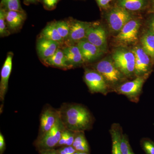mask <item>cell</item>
Returning <instances> with one entry per match:
<instances>
[{
  "label": "cell",
  "instance_id": "obj_24",
  "mask_svg": "<svg viewBox=\"0 0 154 154\" xmlns=\"http://www.w3.org/2000/svg\"><path fill=\"white\" fill-rule=\"evenodd\" d=\"M55 22L56 27L64 42L66 41L69 36L70 28V20H61Z\"/></svg>",
  "mask_w": 154,
  "mask_h": 154
},
{
  "label": "cell",
  "instance_id": "obj_20",
  "mask_svg": "<svg viewBox=\"0 0 154 154\" xmlns=\"http://www.w3.org/2000/svg\"><path fill=\"white\" fill-rule=\"evenodd\" d=\"M40 37H42L56 42L60 44H63L64 40L61 37L56 27L55 22H51L42 30Z\"/></svg>",
  "mask_w": 154,
  "mask_h": 154
},
{
  "label": "cell",
  "instance_id": "obj_9",
  "mask_svg": "<svg viewBox=\"0 0 154 154\" xmlns=\"http://www.w3.org/2000/svg\"><path fill=\"white\" fill-rule=\"evenodd\" d=\"M135 57V75L136 77L149 75L151 68L150 59L140 45L131 50Z\"/></svg>",
  "mask_w": 154,
  "mask_h": 154
},
{
  "label": "cell",
  "instance_id": "obj_29",
  "mask_svg": "<svg viewBox=\"0 0 154 154\" xmlns=\"http://www.w3.org/2000/svg\"><path fill=\"white\" fill-rule=\"evenodd\" d=\"M140 144L146 154H154V142L150 139L144 138L141 140Z\"/></svg>",
  "mask_w": 154,
  "mask_h": 154
},
{
  "label": "cell",
  "instance_id": "obj_35",
  "mask_svg": "<svg viewBox=\"0 0 154 154\" xmlns=\"http://www.w3.org/2000/svg\"><path fill=\"white\" fill-rule=\"evenodd\" d=\"M150 30L153 32L154 33V22H151L150 23Z\"/></svg>",
  "mask_w": 154,
  "mask_h": 154
},
{
  "label": "cell",
  "instance_id": "obj_21",
  "mask_svg": "<svg viewBox=\"0 0 154 154\" xmlns=\"http://www.w3.org/2000/svg\"><path fill=\"white\" fill-rule=\"evenodd\" d=\"M112 140V154H122L120 148V137L122 131L118 124H114L110 131Z\"/></svg>",
  "mask_w": 154,
  "mask_h": 154
},
{
  "label": "cell",
  "instance_id": "obj_11",
  "mask_svg": "<svg viewBox=\"0 0 154 154\" xmlns=\"http://www.w3.org/2000/svg\"><path fill=\"white\" fill-rule=\"evenodd\" d=\"M92 24V22H83L74 19L70 20L69 33L68 38L66 41L68 42L67 45L78 43L85 38L87 30Z\"/></svg>",
  "mask_w": 154,
  "mask_h": 154
},
{
  "label": "cell",
  "instance_id": "obj_37",
  "mask_svg": "<svg viewBox=\"0 0 154 154\" xmlns=\"http://www.w3.org/2000/svg\"><path fill=\"white\" fill-rule=\"evenodd\" d=\"M73 154H90L88 152L75 151Z\"/></svg>",
  "mask_w": 154,
  "mask_h": 154
},
{
  "label": "cell",
  "instance_id": "obj_27",
  "mask_svg": "<svg viewBox=\"0 0 154 154\" xmlns=\"http://www.w3.org/2000/svg\"><path fill=\"white\" fill-rule=\"evenodd\" d=\"M5 10L1 8L0 10V36L5 37L10 35L9 31L5 19Z\"/></svg>",
  "mask_w": 154,
  "mask_h": 154
},
{
  "label": "cell",
  "instance_id": "obj_34",
  "mask_svg": "<svg viewBox=\"0 0 154 154\" xmlns=\"http://www.w3.org/2000/svg\"><path fill=\"white\" fill-rule=\"evenodd\" d=\"M38 152L39 154H60L58 150L55 149L42 150Z\"/></svg>",
  "mask_w": 154,
  "mask_h": 154
},
{
  "label": "cell",
  "instance_id": "obj_36",
  "mask_svg": "<svg viewBox=\"0 0 154 154\" xmlns=\"http://www.w3.org/2000/svg\"><path fill=\"white\" fill-rule=\"evenodd\" d=\"M38 0H25V4H30V3H33L36 2Z\"/></svg>",
  "mask_w": 154,
  "mask_h": 154
},
{
  "label": "cell",
  "instance_id": "obj_10",
  "mask_svg": "<svg viewBox=\"0 0 154 154\" xmlns=\"http://www.w3.org/2000/svg\"><path fill=\"white\" fill-rule=\"evenodd\" d=\"M86 39L105 53L107 51V33L102 25L92 23L86 33Z\"/></svg>",
  "mask_w": 154,
  "mask_h": 154
},
{
  "label": "cell",
  "instance_id": "obj_22",
  "mask_svg": "<svg viewBox=\"0 0 154 154\" xmlns=\"http://www.w3.org/2000/svg\"><path fill=\"white\" fill-rule=\"evenodd\" d=\"M141 47L150 57L154 59V33L149 30L141 38Z\"/></svg>",
  "mask_w": 154,
  "mask_h": 154
},
{
  "label": "cell",
  "instance_id": "obj_33",
  "mask_svg": "<svg viewBox=\"0 0 154 154\" xmlns=\"http://www.w3.org/2000/svg\"><path fill=\"white\" fill-rule=\"evenodd\" d=\"M6 149L5 138L2 133H0V154H3Z\"/></svg>",
  "mask_w": 154,
  "mask_h": 154
},
{
  "label": "cell",
  "instance_id": "obj_8",
  "mask_svg": "<svg viewBox=\"0 0 154 154\" xmlns=\"http://www.w3.org/2000/svg\"><path fill=\"white\" fill-rule=\"evenodd\" d=\"M84 80L91 93L106 95L110 90L102 75L94 69H85Z\"/></svg>",
  "mask_w": 154,
  "mask_h": 154
},
{
  "label": "cell",
  "instance_id": "obj_3",
  "mask_svg": "<svg viewBox=\"0 0 154 154\" xmlns=\"http://www.w3.org/2000/svg\"><path fill=\"white\" fill-rule=\"evenodd\" d=\"M112 58L116 66L127 79L135 76V57L132 51L119 46L113 51Z\"/></svg>",
  "mask_w": 154,
  "mask_h": 154
},
{
  "label": "cell",
  "instance_id": "obj_23",
  "mask_svg": "<svg viewBox=\"0 0 154 154\" xmlns=\"http://www.w3.org/2000/svg\"><path fill=\"white\" fill-rule=\"evenodd\" d=\"M72 146L76 151L90 152V147L84 131L75 132L74 141Z\"/></svg>",
  "mask_w": 154,
  "mask_h": 154
},
{
  "label": "cell",
  "instance_id": "obj_12",
  "mask_svg": "<svg viewBox=\"0 0 154 154\" xmlns=\"http://www.w3.org/2000/svg\"><path fill=\"white\" fill-rule=\"evenodd\" d=\"M59 110L49 106L45 107L40 116V127L38 136L44 134L54 126L59 117Z\"/></svg>",
  "mask_w": 154,
  "mask_h": 154
},
{
  "label": "cell",
  "instance_id": "obj_19",
  "mask_svg": "<svg viewBox=\"0 0 154 154\" xmlns=\"http://www.w3.org/2000/svg\"><path fill=\"white\" fill-rule=\"evenodd\" d=\"M148 4V0H116V5L130 12H136L144 10Z\"/></svg>",
  "mask_w": 154,
  "mask_h": 154
},
{
  "label": "cell",
  "instance_id": "obj_31",
  "mask_svg": "<svg viewBox=\"0 0 154 154\" xmlns=\"http://www.w3.org/2000/svg\"><path fill=\"white\" fill-rule=\"evenodd\" d=\"M101 10H107L110 8V3L115 0H95Z\"/></svg>",
  "mask_w": 154,
  "mask_h": 154
},
{
  "label": "cell",
  "instance_id": "obj_4",
  "mask_svg": "<svg viewBox=\"0 0 154 154\" xmlns=\"http://www.w3.org/2000/svg\"><path fill=\"white\" fill-rule=\"evenodd\" d=\"M105 18L110 32L118 34L123 26L134 17L131 12L116 5L107 10Z\"/></svg>",
  "mask_w": 154,
  "mask_h": 154
},
{
  "label": "cell",
  "instance_id": "obj_25",
  "mask_svg": "<svg viewBox=\"0 0 154 154\" xmlns=\"http://www.w3.org/2000/svg\"><path fill=\"white\" fill-rule=\"evenodd\" d=\"M75 137V132L66 129L62 134L61 137L57 147L64 146H72L74 141Z\"/></svg>",
  "mask_w": 154,
  "mask_h": 154
},
{
  "label": "cell",
  "instance_id": "obj_26",
  "mask_svg": "<svg viewBox=\"0 0 154 154\" xmlns=\"http://www.w3.org/2000/svg\"><path fill=\"white\" fill-rule=\"evenodd\" d=\"M5 11L24 12L21 7L20 0H1V7Z\"/></svg>",
  "mask_w": 154,
  "mask_h": 154
},
{
  "label": "cell",
  "instance_id": "obj_1",
  "mask_svg": "<svg viewBox=\"0 0 154 154\" xmlns=\"http://www.w3.org/2000/svg\"><path fill=\"white\" fill-rule=\"evenodd\" d=\"M61 120L66 129L84 131L91 129L94 119L85 106L76 104H64L59 110Z\"/></svg>",
  "mask_w": 154,
  "mask_h": 154
},
{
  "label": "cell",
  "instance_id": "obj_15",
  "mask_svg": "<svg viewBox=\"0 0 154 154\" xmlns=\"http://www.w3.org/2000/svg\"><path fill=\"white\" fill-rule=\"evenodd\" d=\"M60 45L56 42L39 37L36 43V50L40 59L43 62L53 55Z\"/></svg>",
  "mask_w": 154,
  "mask_h": 154
},
{
  "label": "cell",
  "instance_id": "obj_17",
  "mask_svg": "<svg viewBox=\"0 0 154 154\" xmlns=\"http://www.w3.org/2000/svg\"><path fill=\"white\" fill-rule=\"evenodd\" d=\"M62 50L68 63L72 68L81 65L85 62L77 45H66Z\"/></svg>",
  "mask_w": 154,
  "mask_h": 154
},
{
  "label": "cell",
  "instance_id": "obj_2",
  "mask_svg": "<svg viewBox=\"0 0 154 154\" xmlns=\"http://www.w3.org/2000/svg\"><path fill=\"white\" fill-rule=\"evenodd\" d=\"M94 69L102 75L109 89L114 91L127 79L115 65L112 57H109L95 64Z\"/></svg>",
  "mask_w": 154,
  "mask_h": 154
},
{
  "label": "cell",
  "instance_id": "obj_18",
  "mask_svg": "<svg viewBox=\"0 0 154 154\" xmlns=\"http://www.w3.org/2000/svg\"><path fill=\"white\" fill-rule=\"evenodd\" d=\"M43 63L46 65L63 69L67 70L72 68L68 63L63 51L60 48L53 55L44 60Z\"/></svg>",
  "mask_w": 154,
  "mask_h": 154
},
{
  "label": "cell",
  "instance_id": "obj_39",
  "mask_svg": "<svg viewBox=\"0 0 154 154\" xmlns=\"http://www.w3.org/2000/svg\"><path fill=\"white\" fill-rule=\"evenodd\" d=\"M153 13L154 14L152 15L151 18V22H154V13Z\"/></svg>",
  "mask_w": 154,
  "mask_h": 154
},
{
  "label": "cell",
  "instance_id": "obj_30",
  "mask_svg": "<svg viewBox=\"0 0 154 154\" xmlns=\"http://www.w3.org/2000/svg\"><path fill=\"white\" fill-rule=\"evenodd\" d=\"M60 0H42V4L46 10H54Z\"/></svg>",
  "mask_w": 154,
  "mask_h": 154
},
{
  "label": "cell",
  "instance_id": "obj_14",
  "mask_svg": "<svg viewBox=\"0 0 154 154\" xmlns=\"http://www.w3.org/2000/svg\"><path fill=\"white\" fill-rule=\"evenodd\" d=\"M85 62L91 63L97 60L105 53L99 48L92 44L86 38L77 43Z\"/></svg>",
  "mask_w": 154,
  "mask_h": 154
},
{
  "label": "cell",
  "instance_id": "obj_13",
  "mask_svg": "<svg viewBox=\"0 0 154 154\" xmlns=\"http://www.w3.org/2000/svg\"><path fill=\"white\" fill-rule=\"evenodd\" d=\"M13 56L14 54L12 52L8 53L1 70L0 82V100L1 102H3L5 100L8 88L9 78L11 75L13 66Z\"/></svg>",
  "mask_w": 154,
  "mask_h": 154
},
{
  "label": "cell",
  "instance_id": "obj_16",
  "mask_svg": "<svg viewBox=\"0 0 154 154\" xmlns=\"http://www.w3.org/2000/svg\"><path fill=\"white\" fill-rule=\"evenodd\" d=\"M5 19L9 31L16 32L22 27L26 19V14L25 12L6 11Z\"/></svg>",
  "mask_w": 154,
  "mask_h": 154
},
{
  "label": "cell",
  "instance_id": "obj_7",
  "mask_svg": "<svg viewBox=\"0 0 154 154\" xmlns=\"http://www.w3.org/2000/svg\"><path fill=\"white\" fill-rule=\"evenodd\" d=\"M148 75L137 76L131 81L125 82L116 88L114 91L127 96L132 102L138 101L144 83Z\"/></svg>",
  "mask_w": 154,
  "mask_h": 154
},
{
  "label": "cell",
  "instance_id": "obj_5",
  "mask_svg": "<svg viewBox=\"0 0 154 154\" xmlns=\"http://www.w3.org/2000/svg\"><path fill=\"white\" fill-rule=\"evenodd\" d=\"M66 129L59 116L51 129L36 139L34 143L36 149L39 151L42 150L55 149L60 140L62 134Z\"/></svg>",
  "mask_w": 154,
  "mask_h": 154
},
{
  "label": "cell",
  "instance_id": "obj_32",
  "mask_svg": "<svg viewBox=\"0 0 154 154\" xmlns=\"http://www.w3.org/2000/svg\"><path fill=\"white\" fill-rule=\"evenodd\" d=\"M60 154H73L76 151L72 146H64L58 149Z\"/></svg>",
  "mask_w": 154,
  "mask_h": 154
},
{
  "label": "cell",
  "instance_id": "obj_6",
  "mask_svg": "<svg viewBox=\"0 0 154 154\" xmlns=\"http://www.w3.org/2000/svg\"><path fill=\"white\" fill-rule=\"evenodd\" d=\"M141 24L140 19L134 18L130 20L116 36V42L120 46L130 45L136 42Z\"/></svg>",
  "mask_w": 154,
  "mask_h": 154
},
{
  "label": "cell",
  "instance_id": "obj_40",
  "mask_svg": "<svg viewBox=\"0 0 154 154\" xmlns=\"http://www.w3.org/2000/svg\"><path fill=\"white\" fill-rule=\"evenodd\" d=\"M24 1H25V0H24Z\"/></svg>",
  "mask_w": 154,
  "mask_h": 154
},
{
  "label": "cell",
  "instance_id": "obj_28",
  "mask_svg": "<svg viewBox=\"0 0 154 154\" xmlns=\"http://www.w3.org/2000/svg\"><path fill=\"white\" fill-rule=\"evenodd\" d=\"M120 144L122 154H135L130 144L128 138L122 132L120 137Z\"/></svg>",
  "mask_w": 154,
  "mask_h": 154
},
{
  "label": "cell",
  "instance_id": "obj_38",
  "mask_svg": "<svg viewBox=\"0 0 154 154\" xmlns=\"http://www.w3.org/2000/svg\"><path fill=\"white\" fill-rule=\"evenodd\" d=\"M152 13H154V0H152V8L151 10Z\"/></svg>",
  "mask_w": 154,
  "mask_h": 154
}]
</instances>
